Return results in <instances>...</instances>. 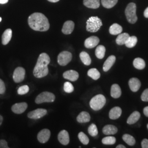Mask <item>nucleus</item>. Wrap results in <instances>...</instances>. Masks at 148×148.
<instances>
[{"label":"nucleus","instance_id":"f257e3e1","mask_svg":"<svg viewBox=\"0 0 148 148\" xmlns=\"http://www.w3.org/2000/svg\"><path fill=\"white\" fill-rule=\"evenodd\" d=\"M28 24L32 29L38 32H46L50 27L47 18L41 13H34L29 16Z\"/></svg>","mask_w":148,"mask_h":148},{"label":"nucleus","instance_id":"f03ea898","mask_svg":"<svg viewBox=\"0 0 148 148\" xmlns=\"http://www.w3.org/2000/svg\"><path fill=\"white\" fill-rule=\"evenodd\" d=\"M50 57L47 54L45 53L40 54L33 71L34 76L39 79L46 76L49 71L48 65L50 63Z\"/></svg>","mask_w":148,"mask_h":148},{"label":"nucleus","instance_id":"7ed1b4c3","mask_svg":"<svg viewBox=\"0 0 148 148\" xmlns=\"http://www.w3.org/2000/svg\"><path fill=\"white\" fill-rule=\"evenodd\" d=\"M103 25L102 21L98 16H91L86 22V30L90 32H97Z\"/></svg>","mask_w":148,"mask_h":148},{"label":"nucleus","instance_id":"20e7f679","mask_svg":"<svg viewBox=\"0 0 148 148\" xmlns=\"http://www.w3.org/2000/svg\"><path fill=\"white\" fill-rule=\"evenodd\" d=\"M106 103V97L103 95H98L91 99L90 105L93 110L98 111L102 109L103 106H105Z\"/></svg>","mask_w":148,"mask_h":148},{"label":"nucleus","instance_id":"39448f33","mask_svg":"<svg viewBox=\"0 0 148 148\" xmlns=\"http://www.w3.org/2000/svg\"><path fill=\"white\" fill-rule=\"evenodd\" d=\"M125 15L127 21L131 24H134L137 21L136 14V5L134 3H129L125 10Z\"/></svg>","mask_w":148,"mask_h":148},{"label":"nucleus","instance_id":"423d86ee","mask_svg":"<svg viewBox=\"0 0 148 148\" xmlns=\"http://www.w3.org/2000/svg\"><path fill=\"white\" fill-rule=\"evenodd\" d=\"M54 95L49 92H43L37 96L35 99L36 104H41L43 103H52L55 101Z\"/></svg>","mask_w":148,"mask_h":148},{"label":"nucleus","instance_id":"0eeeda50","mask_svg":"<svg viewBox=\"0 0 148 148\" xmlns=\"http://www.w3.org/2000/svg\"><path fill=\"white\" fill-rule=\"evenodd\" d=\"M73 58L72 54L68 51H63L59 54L58 63L61 66H66L69 63Z\"/></svg>","mask_w":148,"mask_h":148},{"label":"nucleus","instance_id":"6e6552de","mask_svg":"<svg viewBox=\"0 0 148 148\" xmlns=\"http://www.w3.org/2000/svg\"><path fill=\"white\" fill-rule=\"evenodd\" d=\"M25 75V70L22 67H18L14 70L13 79L16 83H20L24 79Z\"/></svg>","mask_w":148,"mask_h":148},{"label":"nucleus","instance_id":"1a4fd4ad","mask_svg":"<svg viewBox=\"0 0 148 148\" xmlns=\"http://www.w3.org/2000/svg\"><path fill=\"white\" fill-rule=\"evenodd\" d=\"M47 113V110L45 109H37L35 110L30 111L27 114V117L30 119L37 120L45 116Z\"/></svg>","mask_w":148,"mask_h":148},{"label":"nucleus","instance_id":"9d476101","mask_svg":"<svg viewBox=\"0 0 148 148\" xmlns=\"http://www.w3.org/2000/svg\"><path fill=\"white\" fill-rule=\"evenodd\" d=\"M51 137V132L48 129H43L37 134V139L41 143L47 142Z\"/></svg>","mask_w":148,"mask_h":148},{"label":"nucleus","instance_id":"9b49d317","mask_svg":"<svg viewBox=\"0 0 148 148\" xmlns=\"http://www.w3.org/2000/svg\"><path fill=\"white\" fill-rule=\"evenodd\" d=\"M27 104L25 102L16 103L12 106V110L15 114H21L27 110Z\"/></svg>","mask_w":148,"mask_h":148},{"label":"nucleus","instance_id":"f8f14e48","mask_svg":"<svg viewBox=\"0 0 148 148\" xmlns=\"http://www.w3.org/2000/svg\"><path fill=\"white\" fill-rule=\"evenodd\" d=\"M99 38L95 36L88 37L85 40V47L87 48H93L95 47L99 43Z\"/></svg>","mask_w":148,"mask_h":148},{"label":"nucleus","instance_id":"ddd939ff","mask_svg":"<svg viewBox=\"0 0 148 148\" xmlns=\"http://www.w3.org/2000/svg\"><path fill=\"white\" fill-rule=\"evenodd\" d=\"M63 77L65 79H68L71 81H75L79 79V74L75 70L66 71L63 73Z\"/></svg>","mask_w":148,"mask_h":148},{"label":"nucleus","instance_id":"4468645a","mask_svg":"<svg viewBox=\"0 0 148 148\" xmlns=\"http://www.w3.org/2000/svg\"><path fill=\"white\" fill-rule=\"evenodd\" d=\"M59 142L64 145H68L70 142L68 132L65 130H62L59 133L58 135Z\"/></svg>","mask_w":148,"mask_h":148},{"label":"nucleus","instance_id":"2eb2a0df","mask_svg":"<svg viewBox=\"0 0 148 148\" xmlns=\"http://www.w3.org/2000/svg\"><path fill=\"white\" fill-rule=\"evenodd\" d=\"M128 85L130 89L132 92H136L140 88L141 83L139 79H138L137 78L133 77L129 80Z\"/></svg>","mask_w":148,"mask_h":148},{"label":"nucleus","instance_id":"dca6fc26","mask_svg":"<svg viewBox=\"0 0 148 148\" xmlns=\"http://www.w3.org/2000/svg\"><path fill=\"white\" fill-rule=\"evenodd\" d=\"M75 24L74 22L71 21H65L64 24L62 32L64 34L69 35L74 31Z\"/></svg>","mask_w":148,"mask_h":148},{"label":"nucleus","instance_id":"f3484780","mask_svg":"<svg viewBox=\"0 0 148 148\" xmlns=\"http://www.w3.org/2000/svg\"><path fill=\"white\" fill-rule=\"evenodd\" d=\"M115 61H116L115 56H112V55L109 56L104 63L103 67V71L105 72L108 71L110 69H111L112 66L114 64Z\"/></svg>","mask_w":148,"mask_h":148},{"label":"nucleus","instance_id":"a211bd4d","mask_svg":"<svg viewBox=\"0 0 148 148\" xmlns=\"http://www.w3.org/2000/svg\"><path fill=\"white\" fill-rule=\"evenodd\" d=\"M121 109L119 106H115L110 110L109 116L111 120H116L121 116Z\"/></svg>","mask_w":148,"mask_h":148},{"label":"nucleus","instance_id":"6ab92c4d","mask_svg":"<svg viewBox=\"0 0 148 148\" xmlns=\"http://www.w3.org/2000/svg\"><path fill=\"white\" fill-rule=\"evenodd\" d=\"M111 96L114 98H119L121 95V90L119 85L117 84H114L111 86Z\"/></svg>","mask_w":148,"mask_h":148},{"label":"nucleus","instance_id":"aec40b11","mask_svg":"<svg viewBox=\"0 0 148 148\" xmlns=\"http://www.w3.org/2000/svg\"><path fill=\"white\" fill-rule=\"evenodd\" d=\"M117 128L111 125H107L103 128V133L106 135H113L117 133Z\"/></svg>","mask_w":148,"mask_h":148},{"label":"nucleus","instance_id":"412c9836","mask_svg":"<svg viewBox=\"0 0 148 148\" xmlns=\"http://www.w3.org/2000/svg\"><path fill=\"white\" fill-rule=\"evenodd\" d=\"M12 36V30L11 29L5 30L2 36V43L3 45H6L11 41Z\"/></svg>","mask_w":148,"mask_h":148},{"label":"nucleus","instance_id":"4be33fe9","mask_svg":"<svg viewBox=\"0 0 148 148\" xmlns=\"http://www.w3.org/2000/svg\"><path fill=\"white\" fill-rule=\"evenodd\" d=\"M84 5L88 8L97 9L100 6V0H84Z\"/></svg>","mask_w":148,"mask_h":148},{"label":"nucleus","instance_id":"5701e85b","mask_svg":"<svg viewBox=\"0 0 148 148\" xmlns=\"http://www.w3.org/2000/svg\"><path fill=\"white\" fill-rule=\"evenodd\" d=\"M76 120L79 123H86L90 120V116L88 112L82 111L77 116Z\"/></svg>","mask_w":148,"mask_h":148},{"label":"nucleus","instance_id":"b1692460","mask_svg":"<svg viewBox=\"0 0 148 148\" xmlns=\"http://www.w3.org/2000/svg\"><path fill=\"white\" fill-rule=\"evenodd\" d=\"M140 117V114L137 111H134L131 114L127 119V122L128 125H133L136 123Z\"/></svg>","mask_w":148,"mask_h":148},{"label":"nucleus","instance_id":"393cba45","mask_svg":"<svg viewBox=\"0 0 148 148\" xmlns=\"http://www.w3.org/2000/svg\"><path fill=\"white\" fill-rule=\"evenodd\" d=\"M122 27L119 24L115 23L113 24L109 28V32L112 35H117L121 33L122 32Z\"/></svg>","mask_w":148,"mask_h":148},{"label":"nucleus","instance_id":"a878e982","mask_svg":"<svg viewBox=\"0 0 148 148\" xmlns=\"http://www.w3.org/2000/svg\"><path fill=\"white\" fill-rule=\"evenodd\" d=\"M130 36L127 33H121L119 34L116 40V42L118 45H123L125 44L127 39Z\"/></svg>","mask_w":148,"mask_h":148},{"label":"nucleus","instance_id":"bb28decb","mask_svg":"<svg viewBox=\"0 0 148 148\" xmlns=\"http://www.w3.org/2000/svg\"><path fill=\"white\" fill-rule=\"evenodd\" d=\"M133 66L138 70H143L145 67V63L143 59L137 58L133 60Z\"/></svg>","mask_w":148,"mask_h":148},{"label":"nucleus","instance_id":"cd10ccee","mask_svg":"<svg viewBox=\"0 0 148 148\" xmlns=\"http://www.w3.org/2000/svg\"><path fill=\"white\" fill-rule=\"evenodd\" d=\"M79 58L82 62L86 65L88 66L90 65L91 64V58L90 57V55L86 52H82L79 54Z\"/></svg>","mask_w":148,"mask_h":148},{"label":"nucleus","instance_id":"c85d7f7f","mask_svg":"<svg viewBox=\"0 0 148 148\" xmlns=\"http://www.w3.org/2000/svg\"><path fill=\"white\" fill-rule=\"evenodd\" d=\"M106 47L103 45H99L98 46L96 49H95V54L96 57L97 58L101 59L103 58L105 56L106 53Z\"/></svg>","mask_w":148,"mask_h":148},{"label":"nucleus","instance_id":"c756f323","mask_svg":"<svg viewBox=\"0 0 148 148\" xmlns=\"http://www.w3.org/2000/svg\"><path fill=\"white\" fill-rule=\"evenodd\" d=\"M87 75L90 77H91L92 79L94 80H97L99 79L101 77V74L99 72V71L95 68L90 69L88 71Z\"/></svg>","mask_w":148,"mask_h":148},{"label":"nucleus","instance_id":"7c9ffc66","mask_svg":"<svg viewBox=\"0 0 148 148\" xmlns=\"http://www.w3.org/2000/svg\"><path fill=\"white\" fill-rule=\"evenodd\" d=\"M118 0H101L103 6L106 8H111L116 5Z\"/></svg>","mask_w":148,"mask_h":148},{"label":"nucleus","instance_id":"2f4dec72","mask_svg":"<svg viewBox=\"0 0 148 148\" xmlns=\"http://www.w3.org/2000/svg\"><path fill=\"white\" fill-rule=\"evenodd\" d=\"M137 41L138 39L136 36H130L127 39L125 45L127 47L131 48L134 47L136 45Z\"/></svg>","mask_w":148,"mask_h":148},{"label":"nucleus","instance_id":"473e14b6","mask_svg":"<svg viewBox=\"0 0 148 148\" xmlns=\"http://www.w3.org/2000/svg\"><path fill=\"white\" fill-rule=\"evenodd\" d=\"M122 139L124 140V142L127 143L128 145L133 146L136 144V140L132 136L128 134H125L123 136Z\"/></svg>","mask_w":148,"mask_h":148},{"label":"nucleus","instance_id":"72a5a7b5","mask_svg":"<svg viewBox=\"0 0 148 148\" xmlns=\"http://www.w3.org/2000/svg\"><path fill=\"white\" fill-rule=\"evenodd\" d=\"M88 133L90 134V136L92 137H96L98 134V129L97 127L96 126L95 124L92 123L90 125L88 129Z\"/></svg>","mask_w":148,"mask_h":148},{"label":"nucleus","instance_id":"f704fd0d","mask_svg":"<svg viewBox=\"0 0 148 148\" xmlns=\"http://www.w3.org/2000/svg\"><path fill=\"white\" fill-rule=\"evenodd\" d=\"M116 138L114 137L108 136L104 137L102 139V143L105 145H113L116 143Z\"/></svg>","mask_w":148,"mask_h":148},{"label":"nucleus","instance_id":"c9c22d12","mask_svg":"<svg viewBox=\"0 0 148 148\" xmlns=\"http://www.w3.org/2000/svg\"><path fill=\"white\" fill-rule=\"evenodd\" d=\"M78 138L80 142L84 145H87L89 143V138L82 132H81L78 134Z\"/></svg>","mask_w":148,"mask_h":148},{"label":"nucleus","instance_id":"e433bc0d","mask_svg":"<svg viewBox=\"0 0 148 148\" xmlns=\"http://www.w3.org/2000/svg\"><path fill=\"white\" fill-rule=\"evenodd\" d=\"M64 90L66 93H70L74 91V88L73 85L69 82H66L64 85Z\"/></svg>","mask_w":148,"mask_h":148},{"label":"nucleus","instance_id":"4c0bfd02","mask_svg":"<svg viewBox=\"0 0 148 148\" xmlns=\"http://www.w3.org/2000/svg\"><path fill=\"white\" fill-rule=\"evenodd\" d=\"M29 91V87L27 85H24L18 89V93L20 95H24L27 93Z\"/></svg>","mask_w":148,"mask_h":148},{"label":"nucleus","instance_id":"58836bf2","mask_svg":"<svg viewBox=\"0 0 148 148\" xmlns=\"http://www.w3.org/2000/svg\"><path fill=\"white\" fill-rule=\"evenodd\" d=\"M141 99L143 101H148V88L144 90L141 95Z\"/></svg>","mask_w":148,"mask_h":148},{"label":"nucleus","instance_id":"ea45409f","mask_svg":"<svg viewBox=\"0 0 148 148\" xmlns=\"http://www.w3.org/2000/svg\"><path fill=\"white\" fill-rule=\"evenodd\" d=\"M5 84L4 82L1 79H0V94L2 95L5 93Z\"/></svg>","mask_w":148,"mask_h":148},{"label":"nucleus","instance_id":"a19ab883","mask_svg":"<svg viewBox=\"0 0 148 148\" xmlns=\"http://www.w3.org/2000/svg\"><path fill=\"white\" fill-rule=\"evenodd\" d=\"M9 147L8 146L7 142L5 140L1 139L0 140V148H8Z\"/></svg>","mask_w":148,"mask_h":148},{"label":"nucleus","instance_id":"79ce46f5","mask_svg":"<svg viewBox=\"0 0 148 148\" xmlns=\"http://www.w3.org/2000/svg\"><path fill=\"white\" fill-rule=\"evenodd\" d=\"M142 147L143 148H148V139H144L142 143Z\"/></svg>","mask_w":148,"mask_h":148},{"label":"nucleus","instance_id":"37998d69","mask_svg":"<svg viewBox=\"0 0 148 148\" xmlns=\"http://www.w3.org/2000/svg\"><path fill=\"white\" fill-rule=\"evenodd\" d=\"M143 113L147 117H148V106H146L143 109Z\"/></svg>","mask_w":148,"mask_h":148},{"label":"nucleus","instance_id":"c03bdc74","mask_svg":"<svg viewBox=\"0 0 148 148\" xmlns=\"http://www.w3.org/2000/svg\"><path fill=\"white\" fill-rule=\"evenodd\" d=\"M144 16L146 18H148V7H147L144 12Z\"/></svg>","mask_w":148,"mask_h":148},{"label":"nucleus","instance_id":"a18cd8bd","mask_svg":"<svg viewBox=\"0 0 148 148\" xmlns=\"http://www.w3.org/2000/svg\"><path fill=\"white\" fill-rule=\"evenodd\" d=\"M8 2V0H0L1 4H5Z\"/></svg>","mask_w":148,"mask_h":148},{"label":"nucleus","instance_id":"49530a36","mask_svg":"<svg viewBox=\"0 0 148 148\" xmlns=\"http://www.w3.org/2000/svg\"><path fill=\"white\" fill-rule=\"evenodd\" d=\"M116 148H126V147L123 145H121V144H120L117 146Z\"/></svg>","mask_w":148,"mask_h":148},{"label":"nucleus","instance_id":"de8ad7c7","mask_svg":"<svg viewBox=\"0 0 148 148\" xmlns=\"http://www.w3.org/2000/svg\"><path fill=\"white\" fill-rule=\"evenodd\" d=\"M2 122H3V117L1 115H0V126L2 123Z\"/></svg>","mask_w":148,"mask_h":148},{"label":"nucleus","instance_id":"09e8293b","mask_svg":"<svg viewBox=\"0 0 148 148\" xmlns=\"http://www.w3.org/2000/svg\"><path fill=\"white\" fill-rule=\"evenodd\" d=\"M48 1L51 2H53V3H55V2H58L59 0H48Z\"/></svg>","mask_w":148,"mask_h":148},{"label":"nucleus","instance_id":"8fccbe9b","mask_svg":"<svg viewBox=\"0 0 148 148\" xmlns=\"http://www.w3.org/2000/svg\"><path fill=\"white\" fill-rule=\"evenodd\" d=\"M2 21V18L1 17H0V22Z\"/></svg>","mask_w":148,"mask_h":148},{"label":"nucleus","instance_id":"3c124183","mask_svg":"<svg viewBox=\"0 0 148 148\" xmlns=\"http://www.w3.org/2000/svg\"><path fill=\"white\" fill-rule=\"evenodd\" d=\"M147 128H148V125H147Z\"/></svg>","mask_w":148,"mask_h":148}]
</instances>
